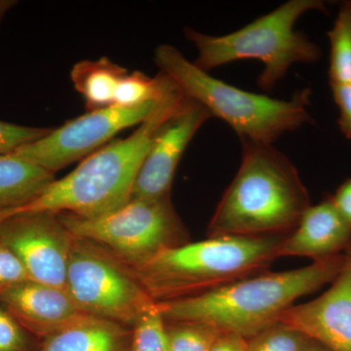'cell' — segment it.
<instances>
[{"label": "cell", "instance_id": "5b68a950", "mask_svg": "<svg viewBox=\"0 0 351 351\" xmlns=\"http://www.w3.org/2000/svg\"><path fill=\"white\" fill-rule=\"evenodd\" d=\"M154 62L184 96L228 123L240 140L274 145L283 134L313 121L308 112L311 89L295 92L288 101L251 93L201 71L169 44L156 48Z\"/></svg>", "mask_w": 351, "mask_h": 351}, {"label": "cell", "instance_id": "2e32d148", "mask_svg": "<svg viewBox=\"0 0 351 351\" xmlns=\"http://www.w3.org/2000/svg\"><path fill=\"white\" fill-rule=\"evenodd\" d=\"M55 180L54 173L14 154L0 156V215L31 202Z\"/></svg>", "mask_w": 351, "mask_h": 351}, {"label": "cell", "instance_id": "8fae6325", "mask_svg": "<svg viewBox=\"0 0 351 351\" xmlns=\"http://www.w3.org/2000/svg\"><path fill=\"white\" fill-rule=\"evenodd\" d=\"M211 117L204 106L186 97L154 138L136 178L132 198L171 197L173 180L182 154L196 132Z\"/></svg>", "mask_w": 351, "mask_h": 351}, {"label": "cell", "instance_id": "9a60e30c", "mask_svg": "<svg viewBox=\"0 0 351 351\" xmlns=\"http://www.w3.org/2000/svg\"><path fill=\"white\" fill-rule=\"evenodd\" d=\"M131 328L90 314L41 339L38 351H130Z\"/></svg>", "mask_w": 351, "mask_h": 351}, {"label": "cell", "instance_id": "30bf717a", "mask_svg": "<svg viewBox=\"0 0 351 351\" xmlns=\"http://www.w3.org/2000/svg\"><path fill=\"white\" fill-rule=\"evenodd\" d=\"M73 239L59 214L22 212L0 219V240L20 258L36 282L66 289Z\"/></svg>", "mask_w": 351, "mask_h": 351}, {"label": "cell", "instance_id": "f1b7e54d", "mask_svg": "<svg viewBox=\"0 0 351 351\" xmlns=\"http://www.w3.org/2000/svg\"><path fill=\"white\" fill-rule=\"evenodd\" d=\"M301 351H331L322 343L314 341V339H308L306 345L302 348Z\"/></svg>", "mask_w": 351, "mask_h": 351}, {"label": "cell", "instance_id": "277c9868", "mask_svg": "<svg viewBox=\"0 0 351 351\" xmlns=\"http://www.w3.org/2000/svg\"><path fill=\"white\" fill-rule=\"evenodd\" d=\"M286 237H208L165 249L133 270L154 302L195 297L267 271Z\"/></svg>", "mask_w": 351, "mask_h": 351}, {"label": "cell", "instance_id": "484cf974", "mask_svg": "<svg viewBox=\"0 0 351 351\" xmlns=\"http://www.w3.org/2000/svg\"><path fill=\"white\" fill-rule=\"evenodd\" d=\"M330 199L341 218L351 226V179L346 180Z\"/></svg>", "mask_w": 351, "mask_h": 351}, {"label": "cell", "instance_id": "4316f807", "mask_svg": "<svg viewBox=\"0 0 351 351\" xmlns=\"http://www.w3.org/2000/svg\"><path fill=\"white\" fill-rule=\"evenodd\" d=\"M246 339L237 335L223 332L217 339L211 351H245Z\"/></svg>", "mask_w": 351, "mask_h": 351}, {"label": "cell", "instance_id": "83f0119b", "mask_svg": "<svg viewBox=\"0 0 351 351\" xmlns=\"http://www.w3.org/2000/svg\"><path fill=\"white\" fill-rule=\"evenodd\" d=\"M17 4L14 0H0V25L5 17L6 14Z\"/></svg>", "mask_w": 351, "mask_h": 351}, {"label": "cell", "instance_id": "603a6c76", "mask_svg": "<svg viewBox=\"0 0 351 351\" xmlns=\"http://www.w3.org/2000/svg\"><path fill=\"white\" fill-rule=\"evenodd\" d=\"M50 131V128L22 126L0 120V156L14 154L21 147L43 138Z\"/></svg>", "mask_w": 351, "mask_h": 351}, {"label": "cell", "instance_id": "6da1fadb", "mask_svg": "<svg viewBox=\"0 0 351 351\" xmlns=\"http://www.w3.org/2000/svg\"><path fill=\"white\" fill-rule=\"evenodd\" d=\"M343 254L285 271H263L205 294L157 302L166 322L203 323L248 339L279 322L300 298L331 284Z\"/></svg>", "mask_w": 351, "mask_h": 351}, {"label": "cell", "instance_id": "7c38bea8", "mask_svg": "<svg viewBox=\"0 0 351 351\" xmlns=\"http://www.w3.org/2000/svg\"><path fill=\"white\" fill-rule=\"evenodd\" d=\"M279 322L302 332L331 351H351V242L341 271L326 292L291 306Z\"/></svg>", "mask_w": 351, "mask_h": 351}, {"label": "cell", "instance_id": "52a82bcc", "mask_svg": "<svg viewBox=\"0 0 351 351\" xmlns=\"http://www.w3.org/2000/svg\"><path fill=\"white\" fill-rule=\"evenodd\" d=\"M59 216L73 237L103 247L134 270L161 251L189 242L171 197L131 198L112 213L96 218Z\"/></svg>", "mask_w": 351, "mask_h": 351}, {"label": "cell", "instance_id": "44dd1931", "mask_svg": "<svg viewBox=\"0 0 351 351\" xmlns=\"http://www.w3.org/2000/svg\"><path fill=\"white\" fill-rule=\"evenodd\" d=\"M308 337L278 322L246 339L245 351H301Z\"/></svg>", "mask_w": 351, "mask_h": 351}, {"label": "cell", "instance_id": "8992f818", "mask_svg": "<svg viewBox=\"0 0 351 351\" xmlns=\"http://www.w3.org/2000/svg\"><path fill=\"white\" fill-rule=\"evenodd\" d=\"M311 10L326 11L321 0H290L263 17L225 36H209L186 27L184 36L195 44L197 59L193 63L208 73L239 60H260L263 69L257 85L271 91L295 64L319 61L321 50L306 34L295 32V24Z\"/></svg>", "mask_w": 351, "mask_h": 351}, {"label": "cell", "instance_id": "e0dca14e", "mask_svg": "<svg viewBox=\"0 0 351 351\" xmlns=\"http://www.w3.org/2000/svg\"><path fill=\"white\" fill-rule=\"evenodd\" d=\"M128 71L108 58L80 62L73 66L71 77L82 95L87 112L114 107L115 93Z\"/></svg>", "mask_w": 351, "mask_h": 351}, {"label": "cell", "instance_id": "4fadbf2b", "mask_svg": "<svg viewBox=\"0 0 351 351\" xmlns=\"http://www.w3.org/2000/svg\"><path fill=\"white\" fill-rule=\"evenodd\" d=\"M0 302L27 332L40 339L85 314L66 289L32 280L1 291Z\"/></svg>", "mask_w": 351, "mask_h": 351}, {"label": "cell", "instance_id": "ba28073f", "mask_svg": "<svg viewBox=\"0 0 351 351\" xmlns=\"http://www.w3.org/2000/svg\"><path fill=\"white\" fill-rule=\"evenodd\" d=\"M66 290L83 313L133 327L154 300L135 271L103 247L75 237Z\"/></svg>", "mask_w": 351, "mask_h": 351}, {"label": "cell", "instance_id": "d6986e66", "mask_svg": "<svg viewBox=\"0 0 351 351\" xmlns=\"http://www.w3.org/2000/svg\"><path fill=\"white\" fill-rule=\"evenodd\" d=\"M130 351H170L166 321L156 302H152L134 323Z\"/></svg>", "mask_w": 351, "mask_h": 351}, {"label": "cell", "instance_id": "cb8c5ba5", "mask_svg": "<svg viewBox=\"0 0 351 351\" xmlns=\"http://www.w3.org/2000/svg\"><path fill=\"white\" fill-rule=\"evenodd\" d=\"M32 280L15 253L0 240V292Z\"/></svg>", "mask_w": 351, "mask_h": 351}, {"label": "cell", "instance_id": "ac0fdd59", "mask_svg": "<svg viewBox=\"0 0 351 351\" xmlns=\"http://www.w3.org/2000/svg\"><path fill=\"white\" fill-rule=\"evenodd\" d=\"M328 36L331 43L330 84H351L350 1H346L341 5Z\"/></svg>", "mask_w": 351, "mask_h": 351}, {"label": "cell", "instance_id": "7a4b0ae2", "mask_svg": "<svg viewBox=\"0 0 351 351\" xmlns=\"http://www.w3.org/2000/svg\"><path fill=\"white\" fill-rule=\"evenodd\" d=\"M186 99L178 87L129 137L104 145L66 177L55 180L38 197L0 215V219L22 212L96 218L123 206L132 198L136 178L157 134Z\"/></svg>", "mask_w": 351, "mask_h": 351}, {"label": "cell", "instance_id": "ffe728a7", "mask_svg": "<svg viewBox=\"0 0 351 351\" xmlns=\"http://www.w3.org/2000/svg\"><path fill=\"white\" fill-rule=\"evenodd\" d=\"M170 351H211L223 334L203 323L166 322Z\"/></svg>", "mask_w": 351, "mask_h": 351}, {"label": "cell", "instance_id": "5bb4252c", "mask_svg": "<svg viewBox=\"0 0 351 351\" xmlns=\"http://www.w3.org/2000/svg\"><path fill=\"white\" fill-rule=\"evenodd\" d=\"M351 242V226L341 218L331 199L311 206L284 240L280 257H302L313 262L345 253Z\"/></svg>", "mask_w": 351, "mask_h": 351}, {"label": "cell", "instance_id": "9c48e42d", "mask_svg": "<svg viewBox=\"0 0 351 351\" xmlns=\"http://www.w3.org/2000/svg\"><path fill=\"white\" fill-rule=\"evenodd\" d=\"M163 100L138 107L114 106L88 112L59 128L51 129L47 135L14 154L55 174L98 151L123 129L142 123Z\"/></svg>", "mask_w": 351, "mask_h": 351}, {"label": "cell", "instance_id": "d4e9b609", "mask_svg": "<svg viewBox=\"0 0 351 351\" xmlns=\"http://www.w3.org/2000/svg\"><path fill=\"white\" fill-rule=\"evenodd\" d=\"M339 110V126L341 133L351 140V84H330Z\"/></svg>", "mask_w": 351, "mask_h": 351}, {"label": "cell", "instance_id": "7402d4cb", "mask_svg": "<svg viewBox=\"0 0 351 351\" xmlns=\"http://www.w3.org/2000/svg\"><path fill=\"white\" fill-rule=\"evenodd\" d=\"M39 345L0 302V351H38Z\"/></svg>", "mask_w": 351, "mask_h": 351}, {"label": "cell", "instance_id": "f546056e", "mask_svg": "<svg viewBox=\"0 0 351 351\" xmlns=\"http://www.w3.org/2000/svg\"><path fill=\"white\" fill-rule=\"evenodd\" d=\"M350 5H351V1H350Z\"/></svg>", "mask_w": 351, "mask_h": 351}, {"label": "cell", "instance_id": "3957f363", "mask_svg": "<svg viewBox=\"0 0 351 351\" xmlns=\"http://www.w3.org/2000/svg\"><path fill=\"white\" fill-rule=\"evenodd\" d=\"M239 172L208 226V237L288 235L311 205L299 171L272 145L242 138Z\"/></svg>", "mask_w": 351, "mask_h": 351}]
</instances>
